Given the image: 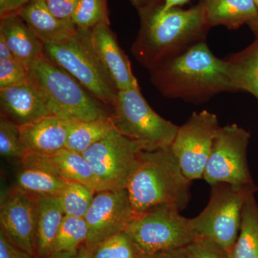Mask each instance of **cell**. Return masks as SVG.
I'll return each mask as SVG.
<instances>
[{
	"instance_id": "obj_28",
	"label": "cell",
	"mask_w": 258,
	"mask_h": 258,
	"mask_svg": "<svg viewBox=\"0 0 258 258\" xmlns=\"http://www.w3.org/2000/svg\"><path fill=\"white\" fill-rule=\"evenodd\" d=\"M91 258H142L130 236L123 231L91 249Z\"/></svg>"
},
{
	"instance_id": "obj_42",
	"label": "cell",
	"mask_w": 258,
	"mask_h": 258,
	"mask_svg": "<svg viewBox=\"0 0 258 258\" xmlns=\"http://www.w3.org/2000/svg\"><path fill=\"white\" fill-rule=\"evenodd\" d=\"M249 26L250 27L251 30L255 34L256 36L258 37V18L254 20V21L251 22L249 24Z\"/></svg>"
},
{
	"instance_id": "obj_33",
	"label": "cell",
	"mask_w": 258,
	"mask_h": 258,
	"mask_svg": "<svg viewBox=\"0 0 258 258\" xmlns=\"http://www.w3.org/2000/svg\"><path fill=\"white\" fill-rule=\"evenodd\" d=\"M80 0H45L47 8L57 18L71 20ZM72 21V20H71Z\"/></svg>"
},
{
	"instance_id": "obj_30",
	"label": "cell",
	"mask_w": 258,
	"mask_h": 258,
	"mask_svg": "<svg viewBox=\"0 0 258 258\" xmlns=\"http://www.w3.org/2000/svg\"><path fill=\"white\" fill-rule=\"evenodd\" d=\"M0 154L5 159L20 162L26 155L20 138L19 125L2 115L0 118Z\"/></svg>"
},
{
	"instance_id": "obj_6",
	"label": "cell",
	"mask_w": 258,
	"mask_h": 258,
	"mask_svg": "<svg viewBox=\"0 0 258 258\" xmlns=\"http://www.w3.org/2000/svg\"><path fill=\"white\" fill-rule=\"evenodd\" d=\"M44 53L101 103L113 106L118 90L97 57L90 30L79 29L74 37L66 41L44 44Z\"/></svg>"
},
{
	"instance_id": "obj_32",
	"label": "cell",
	"mask_w": 258,
	"mask_h": 258,
	"mask_svg": "<svg viewBox=\"0 0 258 258\" xmlns=\"http://www.w3.org/2000/svg\"><path fill=\"white\" fill-rule=\"evenodd\" d=\"M186 258H227L225 249L208 239H196L186 246Z\"/></svg>"
},
{
	"instance_id": "obj_11",
	"label": "cell",
	"mask_w": 258,
	"mask_h": 258,
	"mask_svg": "<svg viewBox=\"0 0 258 258\" xmlns=\"http://www.w3.org/2000/svg\"><path fill=\"white\" fill-rule=\"evenodd\" d=\"M220 127L217 115L206 110L194 112L189 119L179 126L171 149L183 174L190 181L203 179Z\"/></svg>"
},
{
	"instance_id": "obj_36",
	"label": "cell",
	"mask_w": 258,
	"mask_h": 258,
	"mask_svg": "<svg viewBox=\"0 0 258 258\" xmlns=\"http://www.w3.org/2000/svg\"><path fill=\"white\" fill-rule=\"evenodd\" d=\"M143 258H186V247L161 251Z\"/></svg>"
},
{
	"instance_id": "obj_3",
	"label": "cell",
	"mask_w": 258,
	"mask_h": 258,
	"mask_svg": "<svg viewBox=\"0 0 258 258\" xmlns=\"http://www.w3.org/2000/svg\"><path fill=\"white\" fill-rule=\"evenodd\" d=\"M191 182L170 147L143 151L125 189L135 214L164 205L181 212L191 198Z\"/></svg>"
},
{
	"instance_id": "obj_22",
	"label": "cell",
	"mask_w": 258,
	"mask_h": 258,
	"mask_svg": "<svg viewBox=\"0 0 258 258\" xmlns=\"http://www.w3.org/2000/svg\"><path fill=\"white\" fill-rule=\"evenodd\" d=\"M254 194L244 204L240 233L227 258H258V205Z\"/></svg>"
},
{
	"instance_id": "obj_31",
	"label": "cell",
	"mask_w": 258,
	"mask_h": 258,
	"mask_svg": "<svg viewBox=\"0 0 258 258\" xmlns=\"http://www.w3.org/2000/svg\"><path fill=\"white\" fill-rule=\"evenodd\" d=\"M28 70L13 56L0 58V89L28 84Z\"/></svg>"
},
{
	"instance_id": "obj_7",
	"label": "cell",
	"mask_w": 258,
	"mask_h": 258,
	"mask_svg": "<svg viewBox=\"0 0 258 258\" xmlns=\"http://www.w3.org/2000/svg\"><path fill=\"white\" fill-rule=\"evenodd\" d=\"M112 108L110 118L120 134L142 142L149 150L171 147L179 126L156 113L140 88L118 91Z\"/></svg>"
},
{
	"instance_id": "obj_18",
	"label": "cell",
	"mask_w": 258,
	"mask_h": 258,
	"mask_svg": "<svg viewBox=\"0 0 258 258\" xmlns=\"http://www.w3.org/2000/svg\"><path fill=\"white\" fill-rule=\"evenodd\" d=\"M18 15L44 44L66 41L79 30L71 20H61L52 14L45 0H31Z\"/></svg>"
},
{
	"instance_id": "obj_17",
	"label": "cell",
	"mask_w": 258,
	"mask_h": 258,
	"mask_svg": "<svg viewBox=\"0 0 258 258\" xmlns=\"http://www.w3.org/2000/svg\"><path fill=\"white\" fill-rule=\"evenodd\" d=\"M0 110L2 116L18 125L51 115L41 97L28 83L1 88Z\"/></svg>"
},
{
	"instance_id": "obj_5",
	"label": "cell",
	"mask_w": 258,
	"mask_h": 258,
	"mask_svg": "<svg viewBox=\"0 0 258 258\" xmlns=\"http://www.w3.org/2000/svg\"><path fill=\"white\" fill-rule=\"evenodd\" d=\"M210 186L208 205L190 222L198 238L215 242L227 253L240 233L244 204L258 188L254 183L238 186L219 182Z\"/></svg>"
},
{
	"instance_id": "obj_13",
	"label": "cell",
	"mask_w": 258,
	"mask_h": 258,
	"mask_svg": "<svg viewBox=\"0 0 258 258\" xmlns=\"http://www.w3.org/2000/svg\"><path fill=\"white\" fill-rule=\"evenodd\" d=\"M0 225L10 242L36 257L35 197L15 189L2 198Z\"/></svg>"
},
{
	"instance_id": "obj_35",
	"label": "cell",
	"mask_w": 258,
	"mask_h": 258,
	"mask_svg": "<svg viewBox=\"0 0 258 258\" xmlns=\"http://www.w3.org/2000/svg\"><path fill=\"white\" fill-rule=\"evenodd\" d=\"M31 0H0L1 19L12 15H18L24 7Z\"/></svg>"
},
{
	"instance_id": "obj_43",
	"label": "cell",
	"mask_w": 258,
	"mask_h": 258,
	"mask_svg": "<svg viewBox=\"0 0 258 258\" xmlns=\"http://www.w3.org/2000/svg\"><path fill=\"white\" fill-rule=\"evenodd\" d=\"M254 2V4H255L256 7H257L258 9V0H252Z\"/></svg>"
},
{
	"instance_id": "obj_4",
	"label": "cell",
	"mask_w": 258,
	"mask_h": 258,
	"mask_svg": "<svg viewBox=\"0 0 258 258\" xmlns=\"http://www.w3.org/2000/svg\"><path fill=\"white\" fill-rule=\"evenodd\" d=\"M28 73V84L41 97L51 115L68 120L109 118L105 111L106 105L46 55Z\"/></svg>"
},
{
	"instance_id": "obj_16",
	"label": "cell",
	"mask_w": 258,
	"mask_h": 258,
	"mask_svg": "<svg viewBox=\"0 0 258 258\" xmlns=\"http://www.w3.org/2000/svg\"><path fill=\"white\" fill-rule=\"evenodd\" d=\"M70 120L47 115L19 125L22 144L27 154L50 155L66 149Z\"/></svg>"
},
{
	"instance_id": "obj_41",
	"label": "cell",
	"mask_w": 258,
	"mask_h": 258,
	"mask_svg": "<svg viewBox=\"0 0 258 258\" xmlns=\"http://www.w3.org/2000/svg\"><path fill=\"white\" fill-rule=\"evenodd\" d=\"M77 252H57L51 254L47 258H76Z\"/></svg>"
},
{
	"instance_id": "obj_39",
	"label": "cell",
	"mask_w": 258,
	"mask_h": 258,
	"mask_svg": "<svg viewBox=\"0 0 258 258\" xmlns=\"http://www.w3.org/2000/svg\"><path fill=\"white\" fill-rule=\"evenodd\" d=\"M130 1L134 6L138 8L139 10L155 3V0H130Z\"/></svg>"
},
{
	"instance_id": "obj_23",
	"label": "cell",
	"mask_w": 258,
	"mask_h": 258,
	"mask_svg": "<svg viewBox=\"0 0 258 258\" xmlns=\"http://www.w3.org/2000/svg\"><path fill=\"white\" fill-rule=\"evenodd\" d=\"M232 66L235 91H245L258 99V37L247 48L227 58Z\"/></svg>"
},
{
	"instance_id": "obj_1",
	"label": "cell",
	"mask_w": 258,
	"mask_h": 258,
	"mask_svg": "<svg viewBox=\"0 0 258 258\" xmlns=\"http://www.w3.org/2000/svg\"><path fill=\"white\" fill-rule=\"evenodd\" d=\"M149 72L153 84L166 98L201 103L219 93L235 91L230 62L214 55L205 40Z\"/></svg>"
},
{
	"instance_id": "obj_10",
	"label": "cell",
	"mask_w": 258,
	"mask_h": 258,
	"mask_svg": "<svg viewBox=\"0 0 258 258\" xmlns=\"http://www.w3.org/2000/svg\"><path fill=\"white\" fill-rule=\"evenodd\" d=\"M249 139L250 134L237 124L220 127L203 179L210 185L219 182L238 186L253 184L247 159Z\"/></svg>"
},
{
	"instance_id": "obj_2",
	"label": "cell",
	"mask_w": 258,
	"mask_h": 258,
	"mask_svg": "<svg viewBox=\"0 0 258 258\" xmlns=\"http://www.w3.org/2000/svg\"><path fill=\"white\" fill-rule=\"evenodd\" d=\"M139 11L142 25L132 52L149 71L204 41L210 29L202 3L188 10L166 11L154 3Z\"/></svg>"
},
{
	"instance_id": "obj_25",
	"label": "cell",
	"mask_w": 258,
	"mask_h": 258,
	"mask_svg": "<svg viewBox=\"0 0 258 258\" xmlns=\"http://www.w3.org/2000/svg\"><path fill=\"white\" fill-rule=\"evenodd\" d=\"M67 183V181L34 168L23 167L16 176V189L35 197H58Z\"/></svg>"
},
{
	"instance_id": "obj_29",
	"label": "cell",
	"mask_w": 258,
	"mask_h": 258,
	"mask_svg": "<svg viewBox=\"0 0 258 258\" xmlns=\"http://www.w3.org/2000/svg\"><path fill=\"white\" fill-rule=\"evenodd\" d=\"M80 30H91L101 23H109L106 0H80L72 18Z\"/></svg>"
},
{
	"instance_id": "obj_37",
	"label": "cell",
	"mask_w": 258,
	"mask_h": 258,
	"mask_svg": "<svg viewBox=\"0 0 258 258\" xmlns=\"http://www.w3.org/2000/svg\"><path fill=\"white\" fill-rule=\"evenodd\" d=\"M163 1H164V3L162 5V10L164 11H166V10L177 8V7L181 6V5L186 4L190 0H163Z\"/></svg>"
},
{
	"instance_id": "obj_38",
	"label": "cell",
	"mask_w": 258,
	"mask_h": 258,
	"mask_svg": "<svg viewBox=\"0 0 258 258\" xmlns=\"http://www.w3.org/2000/svg\"><path fill=\"white\" fill-rule=\"evenodd\" d=\"M13 54L12 53L9 47L5 42L4 39L0 37V58H5V57H13Z\"/></svg>"
},
{
	"instance_id": "obj_34",
	"label": "cell",
	"mask_w": 258,
	"mask_h": 258,
	"mask_svg": "<svg viewBox=\"0 0 258 258\" xmlns=\"http://www.w3.org/2000/svg\"><path fill=\"white\" fill-rule=\"evenodd\" d=\"M0 258H36L17 247L0 230Z\"/></svg>"
},
{
	"instance_id": "obj_26",
	"label": "cell",
	"mask_w": 258,
	"mask_h": 258,
	"mask_svg": "<svg viewBox=\"0 0 258 258\" xmlns=\"http://www.w3.org/2000/svg\"><path fill=\"white\" fill-rule=\"evenodd\" d=\"M88 236V227L84 217L64 215L56 237L53 253L77 252L86 244Z\"/></svg>"
},
{
	"instance_id": "obj_24",
	"label": "cell",
	"mask_w": 258,
	"mask_h": 258,
	"mask_svg": "<svg viewBox=\"0 0 258 258\" xmlns=\"http://www.w3.org/2000/svg\"><path fill=\"white\" fill-rule=\"evenodd\" d=\"M113 128L110 117L93 120H70L66 149L83 154Z\"/></svg>"
},
{
	"instance_id": "obj_14",
	"label": "cell",
	"mask_w": 258,
	"mask_h": 258,
	"mask_svg": "<svg viewBox=\"0 0 258 258\" xmlns=\"http://www.w3.org/2000/svg\"><path fill=\"white\" fill-rule=\"evenodd\" d=\"M93 49L103 69L118 91L139 88L128 56L120 48L109 23H101L90 30Z\"/></svg>"
},
{
	"instance_id": "obj_15",
	"label": "cell",
	"mask_w": 258,
	"mask_h": 258,
	"mask_svg": "<svg viewBox=\"0 0 258 258\" xmlns=\"http://www.w3.org/2000/svg\"><path fill=\"white\" fill-rule=\"evenodd\" d=\"M20 163L24 168L40 169L64 181L82 183L96 191L92 168L83 154L67 149L50 155L27 154Z\"/></svg>"
},
{
	"instance_id": "obj_8",
	"label": "cell",
	"mask_w": 258,
	"mask_h": 258,
	"mask_svg": "<svg viewBox=\"0 0 258 258\" xmlns=\"http://www.w3.org/2000/svg\"><path fill=\"white\" fill-rule=\"evenodd\" d=\"M142 258L161 251L185 247L198 239L190 219L175 207L160 205L136 214L125 229Z\"/></svg>"
},
{
	"instance_id": "obj_12",
	"label": "cell",
	"mask_w": 258,
	"mask_h": 258,
	"mask_svg": "<svg viewBox=\"0 0 258 258\" xmlns=\"http://www.w3.org/2000/svg\"><path fill=\"white\" fill-rule=\"evenodd\" d=\"M135 215L126 189L97 191L84 217L88 227L85 245L92 249L102 241L123 232Z\"/></svg>"
},
{
	"instance_id": "obj_9",
	"label": "cell",
	"mask_w": 258,
	"mask_h": 258,
	"mask_svg": "<svg viewBox=\"0 0 258 258\" xmlns=\"http://www.w3.org/2000/svg\"><path fill=\"white\" fill-rule=\"evenodd\" d=\"M149 148L129 139L115 128L83 153L92 168L97 191L125 189L139 161Z\"/></svg>"
},
{
	"instance_id": "obj_21",
	"label": "cell",
	"mask_w": 258,
	"mask_h": 258,
	"mask_svg": "<svg viewBox=\"0 0 258 258\" xmlns=\"http://www.w3.org/2000/svg\"><path fill=\"white\" fill-rule=\"evenodd\" d=\"M37 206L36 258L50 257L64 217L57 196L35 197Z\"/></svg>"
},
{
	"instance_id": "obj_20",
	"label": "cell",
	"mask_w": 258,
	"mask_h": 258,
	"mask_svg": "<svg viewBox=\"0 0 258 258\" xmlns=\"http://www.w3.org/2000/svg\"><path fill=\"white\" fill-rule=\"evenodd\" d=\"M205 21L209 28H240L258 18V9L252 0H202Z\"/></svg>"
},
{
	"instance_id": "obj_40",
	"label": "cell",
	"mask_w": 258,
	"mask_h": 258,
	"mask_svg": "<svg viewBox=\"0 0 258 258\" xmlns=\"http://www.w3.org/2000/svg\"><path fill=\"white\" fill-rule=\"evenodd\" d=\"M76 258H91V249L83 244L78 250Z\"/></svg>"
},
{
	"instance_id": "obj_27",
	"label": "cell",
	"mask_w": 258,
	"mask_h": 258,
	"mask_svg": "<svg viewBox=\"0 0 258 258\" xmlns=\"http://www.w3.org/2000/svg\"><path fill=\"white\" fill-rule=\"evenodd\" d=\"M96 192L94 189L82 183L68 181L63 191L58 196L64 215L84 217Z\"/></svg>"
},
{
	"instance_id": "obj_19",
	"label": "cell",
	"mask_w": 258,
	"mask_h": 258,
	"mask_svg": "<svg viewBox=\"0 0 258 258\" xmlns=\"http://www.w3.org/2000/svg\"><path fill=\"white\" fill-rule=\"evenodd\" d=\"M0 37L28 71L45 55L43 42L19 15L1 19Z\"/></svg>"
}]
</instances>
